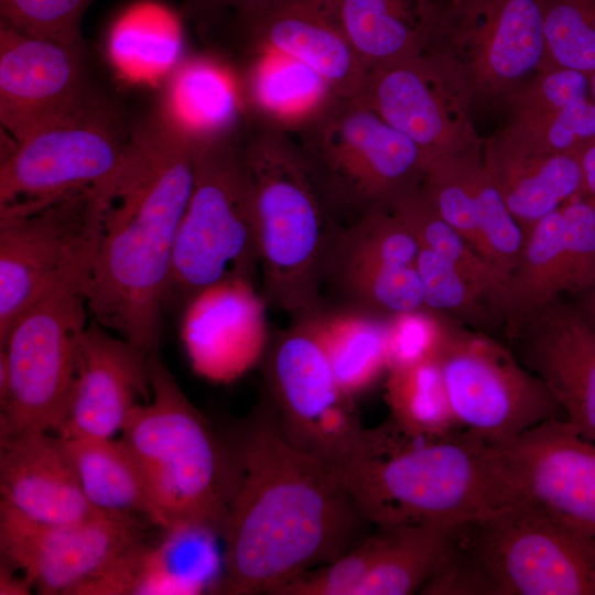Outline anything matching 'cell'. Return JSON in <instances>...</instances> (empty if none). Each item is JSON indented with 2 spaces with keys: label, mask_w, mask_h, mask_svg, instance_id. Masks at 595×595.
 Masks as SVG:
<instances>
[{
  "label": "cell",
  "mask_w": 595,
  "mask_h": 595,
  "mask_svg": "<svg viewBox=\"0 0 595 595\" xmlns=\"http://www.w3.org/2000/svg\"><path fill=\"white\" fill-rule=\"evenodd\" d=\"M230 448L236 477L218 593L271 594L365 536L369 522L340 469L291 443L274 409L258 413Z\"/></svg>",
  "instance_id": "cell-1"
},
{
  "label": "cell",
  "mask_w": 595,
  "mask_h": 595,
  "mask_svg": "<svg viewBox=\"0 0 595 595\" xmlns=\"http://www.w3.org/2000/svg\"><path fill=\"white\" fill-rule=\"evenodd\" d=\"M196 141L161 110L132 130L127 160L104 185L88 313L145 354L158 350Z\"/></svg>",
  "instance_id": "cell-2"
},
{
  "label": "cell",
  "mask_w": 595,
  "mask_h": 595,
  "mask_svg": "<svg viewBox=\"0 0 595 595\" xmlns=\"http://www.w3.org/2000/svg\"><path fill=\"white\" fill-rule=\"evenodd\" d=\"M340 472L376 527L458 526L506 507L491 443L464 429L413 436L390 420L364 432Z\"/></svg>",
  "instance_id": "cell-3"
},
{
  "label": "cell",
  "mask_w": 595,
  "mask_h": 595,
  "mask_svg": "<svg viewBox=\"0 0 595 595\" xmlns=\"http://www.w3.org/2000/svg\"><path fill=\"white\" fill-rule=\"evenodd\" d=\"M241 141L252 182L263 298L292 315L315 313L342 224L292 133L247 113Z\"/></svg>",
  "instance_id": "cell-4"
},
{
  "label": "cell",
  "mask_w": 595,
  "mask_h": 595,
  "mask_svg": "<svg viewBox=\"0 0 595 595\" xmlns=\"http://www.w3.org/2000/svg\"><path fill=\"white\" fill-rule=\"evenodd\" d=\"M148 363L151 399L132 409L121 440L143 473L156 527L198 524L221 537L236 477L231 448L190 402L158 350Z\"/></svg>",
  "instance_id": "cell-5"
},
{
  "label": "cell",
  "mask_w": 595,
  "mask_h": 595,
  "mask_svg": "<svg viewBox=\"0 0 595 595\" xmlns=\"http://www.w3.org/2000/svg\"><path fill=\"white\" fill-rule=\"evenodd\" d=\"M241 127L196 141L193 187L174 242L164 310L183 307L197 292L220 281L253 280L260 268Z\"/></svg>",
  "instance_id": "cell-6"
},
{
  "label": "cell",
  "mask_w": 595,
  "mask_h": 595,
  "mask_svg": "<svg viewBox=\"0 0 595 595\" xmlns=\"http://www.w3.org/2000/svg\"><path fill=\"white\" fill-rule=\"evenodd\" d=\"M292 136L342 225L390 208L426 167L420 148L358 96L337 97Z\"/></svg>",
  "instance_id": "cell-7"
},
{
  "label": "cell",
  "mask_w": 595,
  "mask_h": 595,
  "mask_svg": "<svg viewBox=\"0 0 595 595\" xmlns=\"http://www.w3.org/2000/svg\"><path fill=\"white\" fill-rule=\"evenodd\" d=\"M104 185L0 208V346L17 318L46 292L91 277Z\"/></svg>",
  "instance_id": "cell-8"
},
{
  "label": "cell",
  "mask_w": 595,
  "mask_h": 595,
  "mask_svg": "<svg viewBox=\"0 0 595 595\" xmlns=\"http://www.w3.org/2000/svg\"><path fill=\"white\" fill-rule=\"evenodd\" d=\"M89 283L76 278L55 285L13 323L0 346L9 368L0 435L58 430L88 324Z\"/></svg>",
  "instance_id": "cell-9"
},
{
  "label": "cell",
  "mask_w": 595,
  "mask_h": 595,
  "mask_svg": "<svg viewBox=\"0 0 595 595\" xmlns=\"http://www.w3.org/2000/svg\"><path fill=\"white\" fill-rule=\"evenodd\" d=\"M131 136L119 106L94 90L6 150L0 208L42 204L110 181L127 160Z\"/></svg>",
  "instance_id": "cell-10"
},
{
  "label": "cell",
  "mask_w": 595,
  "mask_h": 595,
  "mask_svg": "<svg viewBox=\"0 0 595 595\" xmlns=\"http://www.w3.org/2000/svg\"><path fill=\"white\" fill-rule=\"evenodd\" d=\"M458 539L494 595H595V540L534 506L463 523Z\"/></svg>",
  "instance_id": "cell-11"
},
{
  "label": "cell",
  "mask_w": 595,
  "mask_h": 595,
  "mask_svg": "<svg viewBox=\"0 0 595 595\" xmlns=\"http://www.w3.org/2000/svg\"><path fill=\"white\" fill-rule=\"evenodd\" d=\"M436 356L459 428L489 443L562 418L561 407L515 351L483 331L445 317Z\"/></svg>",
  "instance_id": "cell-12"
},
{
  "label": "cell",
  "mask_w": 595,
  "mask_h": 595,
  "mask_svg": "<svg viewBox=\"0 0 595 595\" xmlns=\"http://www.w3.org/2000/svg\"><path fill=\"white\" fill-rule=\"evenodd\" d=\"M430 48L459 73L474 105L504 102L545 65L543 0H445Z\"/></svg>",
  "instance_id": "cell-13"
},
{
  "label": "cell",
  "mask_w": 595,
  "mask_h": 595,
  "mask_svg": "<svg viewBox=\"0 0 595 595\" xmlns=\"http://www.w3.org/2000/svg\"><path fill=\"white\" fill-rule=\"evenodd\" d=\"M273 409L288 440L342 469L365 430L339 388L310 315L283 333L266 364Z\"/></svg>",
  "instance_id": "cell-14"
},
{
  "label": "cell",
  "mask_w": 595,
  "mask_h": 595,
  "mask_svg": "<svg viewBox=\"0 0 595 595\" xmlns=\"http://www.w3.org/2000/svg\"><path fill=\"white\" fill-rule=\"evenodd\" d=\"M358 97L410 138L424 154L426 165L484 148L464 79L433 48L369 68Z\"/></svg>",
  "instance_id": "cell-15"
},
{
  "label": "cell",
  "mask_w": 595,
  "mask_h": 595,
  "mask_svg": "<svg viewBox=\"0 0 595 595\" xmlns=\"http://www.w3.org/2000/svg\"><path fill=\"white\" fill-rule=\"evenodd\" d=\"M140 519L99 513L78 522L45 523L0 500L1 559L40 594L80 595L148 539Z\"/></svg>",
  "instance_id": "cell-16"
},
{
  "label": "cell",
  "mask_w": 595,
  "mask_h": 595,
  "mask_svg": "<svg viewBox=\"0 0 595 595\" xmlns=\"http://www.w3.org/2000/svg\"><path fill=\"white\" fill-rule=\"evenodd\" d=\"M506 504L539 508L595 540V442L562 418L491 443Z\"/></svg>",
  "instance_id": "cell-17"
},
{
  "label": "cell",
  "mask_w": 595,
  "mask_h": 595,
  "mask_svg": "<svg viewBox=\"0 0 595 595\" xmlns=\"http://www.w3.org/2000/svg\"><path fill=\"white\" fill-rule=\"evenodd\" d=\"M93 91L85 48L0 23V122L11 145L68 113Z\"/></svg>",
  "instance_id": "cell-18"
},
{
  "label": "cell",
  "mask_w": 595,
  "mask_h": 595,
  "mask_svg": "<svg viewBox=\"0 0 595 595\" xmlns=\"http://www.w3.org/2000/svg\"><path fill=\"white\" fill-rule=\"evenodd\" d=\"M507 331L519 360L548 387L563 416L595 442V331L561 298Z\"/></svg>",
  "instance_id": "cell-19"
},
{
  "label": "cell",
  "mask_w": 595,
  "mask_h": 595,
  "mask_svg": "<svg viewBox=\"0 0 595 595\" xmlns=\"http://www.w3.org/2000/svg\"><path fill=\"white\" fill-rule=\"evenodd\" d=\"M266 300L249 279H228L183 306L181 338L194 371L229 383L261 359L268 343Z\"/></svg>",
  "instance_id": "cell-20"
},
{
  "label": "cell",
  "mask_w": 595,
  "mask_h": 595,
  "mask_svg": "<svg viewBox=\"0 0 595 595\" xmlns=\"http://www.w3.org/2000/svg\"><path fill=\"white\" fill-rule=\"evenodd\" d=\"M148 357L94 318L88 322L66 410L55 433L109 439L121 432L138 399H151Z\"/></svg>",
  "instance_id": "cell-21"
},
{
  "label": "cell",
  "mask_w": 595,
  "mask_h": 595,
  "mask_svg": "<svg viewBox=\"0 0 595 595\" xmlns=\"http://www.w3.org/2000/svg\"><path fill=\"white\" fill-rule=\"evenodd\" d=\"M242 60L266 51L304 63L340 97H356L367 68L338 21L335 0H294L250 22L238 35Z\"/></svg>",
  "instance_id": "cell-22"
},
{
  "label": "cell",
  "mask_w": 595,
  "mask_h": 595,
  "mask_svg": "<svg viewBox=\"0 0 595 595\" xmlns=\"http://www.w3.org/2000/svg\"><path fill=\"white\" fill-rule=\"evenodd\" d=\"M1 501L45 523L78 522L99 513L86 499L57 435H0Z\"/></svg>",
  "instance_id": "cell-23"
},
{
  "label": "cell",
  "mask_w": 595,
  "mask_h": 595,
  "mask_svg": "<svg viewBox=\"0 0 595 595\" xmlns=\"http://www.w3.org/2000/svg\"><path fill=\"white\" fill-rule=\"evenodd\" d=\"M504 105V129L533 147L578 155L595 137V100L586 74L543 66Z\"/></svg>",
  "instance_id": "cell-24"
},
{
  "label": "cell",
  "mask_w": 595,
  "mask_h": 595,
  "mask_svg": "<svg viewBox=\"0 0 595 595\" xmlns=\"http://www.w3.org/2000/svg\"><path fill=\"white\" fill-rule=\"evenodd\" d=\"M483 156L524 235L538 220L583 195L575 154L533 147L502 128L486 142Z\"/></svg>",
  "instance_id": "cell-25"
},
{
  "label": "cell",
  "mask_w": 595,
  "mask_h": 595,
  "mask_svg": "<svg viewBox=\"0 0 595 595\" xmlns=\"http://www.w3.org/2000/svg\"><path fill=\"white\" fill-rule=\"evenodd\" d=\"M445 0H335L338 21L367 71L428 51Z\"/></svg>",
  "instance_id": "cell-26"
},
{
  "label": "cell",
  "mask_w": 595,
  "mask_h": 595,
  "mask_svg": "<svg viewBox=\"0 0 595 595\" xmlns=\"http://www.w3.org/2000/svg\"><path fill=\"white\" fill-rule=\"evenodd\" d=\"M244 62L240 89L246 112L290 133L340 97L315 71L292 57L261 51Z\"/></svg>",
  "instance_id": "cell-27"
},
{
  "label": "cell",
  "mask_w": 595,
  "mask_h": 595,
  "mask_svg": "<svg viewBox=\"0 0 595 595\" xmlns=\"http://www.w3.org/2000/svg\"><path fill=\"white\" fill-rule=\"evenodd\" d=\"M161 530L160 538L145 540L137 552L131 594H201L204 591H218L223 558L219 559L216 544L220 533L198 524Z\"/></svg>",
  "instance_id": "cell-28"
},
{
  "label": "cell",
  "mask_w": 595,
  "mask_h": 595,
  "mask_svg": "<svg viewBox=\"0 0 595 595\" xmlns=\"http://www.w3.org/2000/svg\"><path fill=\"white\" fill-rule=\"evenodd\" d=\"M162 112L195 141L237 131L246 108L240 85L229 69L209 57L181 62L172 72Z\"/></svg>",
  "instance_id": "cell-29"
},
{
  "label": "cell",
  "mask_w": 595,
  "mask_h": 595,
  "mask_svg": "<svg viewBox=\"0 0 595 595\" xmlns=\"http://www.w3.org/2000/svg\"><path fill=\"white\" fill-rule=\"evenodd\" d=\"M57 436L86 499L97 511L143 518L156 526L143 473L121 439Z\"/></svg>",
  "instance_id": "cell-30"
},
{
  "label": "cell",
  "mask_w": 595,
  "mask_h": 595,
  "mask_svg": "<svg viewBox=\"0 0 595 595\" xmlns=\"http://www.w3.org/2000/svg\"><path fill=\"white\" fill-rule=\"evenodd\" d=\"M310 317L344 393L354 398L388 371L387 320L351 309Z\"/></svg>",
  "instance_id": "cell-31"
},
{
  "label": "cell",
  "mask_w": 595,
  "mask_h": 595,
  "mask_svg": "<svg viewBox=\"0 0 595 595\" xmlns=\"http://www.w3.org/2000/svg\"><path fill=\"white\" fill-rule=\"evenodd\" d=\"M459 526L386 528L383 549L353 595H409L421 591L447 556Z\"/></svg>",
  "instance_id": "cell-32"
},
{
  "label": "cell",
  "mask_w": 595,
  "mask_h": 595,
  "mask_svg": "<svg viewBox=\"0 0 595 595\" xmlns=\"http://www.w3.org/2000/svg\"><path fill=\"white\" fill-rule=\"evenodd\" d=\"M566 293L561 207L527 232L519 260L508 277L504 318L506 329Z\"/></svg>",
  "instance_id": "cell-33"
},
{
  "label": "cell",
  "mask_w": 595,
  "mask_h": 595,
  "mask_svg": "<svg viewBox=\"0 0 595 595\" xmlns=\"http://www.w3.org/2000/svg\"><path fill=\"white\" fill-rule=\"evenodd\" d=\"M391 209L407 224L420 247L430 249L461 271L500 314L508 277L478 253L433 209L419 186L401 196Z\"/></svg>",
  "instance_id": "cell-34"
},
{
  "label": "cell",
  "mask_w": 595,
  "mask_h": 595,
  "mask_svg": "<svg viewBox=\"0 0 595 595\" xmlns=\"http://www.w3.org/2000/svg\"><path fill=\"white\" fill-rule=\"evenodd\" d=\"M385 387L390 420L403 432L441 437L462 429L436 358L388 369Z\"/></svg>",
  "instance_id": "cell-35"
},
{
  "label": "cell",
  "mask_w": 595,
  "mask_h": 595,
  "mask_svg": "<svg viewBox=\"0 0 595 595\" xmlns=\"http://www.w3.org/2000/svg\"><path fill=\"white\" fill-rule=\"evenodd\" d=\"M419 250L413 232L391 208L375 210L340 226L326 274L346 267L415 264Z\"/></svg>",
  "instance_id": "cell-36"
},
{
  "label": "cell",
  "mask_w": 595,
  "mask_h": 595,
  "mask_svg": "<svg viewBox=\"0 0 595 595\" xmlns=\"http://www.w3.org/2000/svg\"><path fill=\"white\" fill-rule=\"evenodd\" d=\"M326 280H333L349 302V309L383 320L424 309L415 264L337 268L327 272Z\"/></svg>",
  "instance_id": "cell-37"
},
{
  "label": "cell",
  "mask_w": 595,
  "mask_h": 595,
  "mask_svg": "<svg viewBox=\"0 0 595 595\" xmlns=\"http://www.w3.org/2000/svg\"><path fill=\"white\" fill-rule=\"evenodd\" d=\"M415 266L425 310L483 332L497 323L504 324L490 301L439 253L420 247Z\"/></svg>",
  "instance_id": "cell-38"
},
{
  "label": "cell",
  "mask_w": 595,
  "mask_h": 595,
  "mask_svg": "<svg viewBox=\"0 0 595 595\" xmlns=\"http://www.w3.org/2000/svg\"><path fill=\"white\" fill-rule=\"evenodd\" d=\"M545 65L595 72V0H543Z\"/></svg>",
  "instance_id": "cell-39"
},
{
  "label": "cell",
  "mask_w": 595,
  "mask_h": 595,
  "mask_svg": "<svg viewBox=\"0 0 595 595\" xmlns=\"http://www.w3.org/2000/svg\"><path fill=\"white\" fill-rule=\"evenodd\" d=\"M483 151L472 163L480 255L509 277L519 260L526 235L487 169Z\"/></svg>",
  "instance_id": "cell-40"
},
{
  "label": "cell",
  "mask_w": 595,
  "mask_h": 595,
  "mask_svg": "<svg viewBox=\"0 0 595 595\" xmlns=\"http://www.w3.org/2000/svg\"><path fill=\"white\" fill-rule=\"evenodd\" d=\"M108 48L121 71L148 76L172 72L181 63L183 45L178 31L171 25L127 17L110 32Z\"/></svg>",
  "instance_id": "cell-41"
},
{
  "label": "cell",
  "mask_w": 595,
  "mask_h": 595,
  "mask_svg": "<svg viewBox=\"0 0 595 595\" xmlns=\"http://www.w3.org/2000/svg\"><path fill=\"white\" fill-rule=\"evenodd\" d=\"M364 536L336 560L304 572L277 587L271 595H353L378 560L387 530Z\"/></svg>",
  "instance_id": "cell-42"
},
{
  "label": "cell",
  "mask_w": 595,
  "mask_h": 595,
  "mask_svg": "<svg viewBox=\"0 0 595 595\" xmlns=\"http://www.w3.org/2000/svg\"><path fill=\"white\" fill-rule=\"evenodd\" d=\"M93 0H0V23L85 48L80 24Z\"/></svg>",
  "instance_id": "cell-43"
},
{
  "label": "cell",
  "mask_w": 595,
  "mask_h": 595,
  "mask_svg": "<svg viewBox=\"0 0 595 595\" xmlns=\"http://www.w3.org/2000/svg\"><path fill=\"white\" fill-rule=\"evenodd\" d=\"M561 214L566 293L581 294L595 282V198L575 196Z\"/></svg>",
  "instance_id": "cell-44"
},
{
  "label": "cell",
  "mask_w": 595,
  "mask_h": 595,
  "mask_svg": "<svg viewBox=\"0 0 595 595\" xmlns=\"http://www.w3.org/2000/svg\"><path fill=\"white\" fill-rule=\"evenodd\" d=\"M292 1L182 0V13L206 42L230 47L250 22Z\"/></svg>",
  "instance_id": "cell-45"
},
{
  "label": "cell",
  "mask_w": 595,
  "mask_h": 595,
  "mask_svg": "<svg viewBox=\"0 0 595 595\" xmlns=\"http://www.w3.org/2000/svg\"><path fill=\"white\" fill-rule=\"evenodd\" d=\"M387 331L390 369L436 358L443 322L441 316L421 309L388 318Z\"/></svg>",
  "instance_id": "cell-46"
},
{
  "label": "cell",
  "mask_w": 595,
  "mask_h": 595,
  "mask_svg": "<svg viewBox=\"0 0 595 595\" xmlns=\"http://www.w3.org/2000/svg\"><path fill=\"white\" fill-rule=\"evenodd\" d=\"M15 567L1 559L0 564V594L1 595H26L33 588L24 575H17Z\"/></svg>",
  "instance_id": "cell-47"
},
{
  "label": "cell",
  "mask_w": 595,
  "mask_h": 595,
  "mask_svg": "<svg viewBox=\"0 0 595 595\" xmlns=\"http://www.w3.org/2000/svg\"><path fill=\"white\" fill-rule=\"evenodd\" d=\"M577 156L583 175V195L595 198V137Z\"/></svg>",
  "instance_id": "cell-48"
},
{
  "label": "cell",
  "mask_w": 595,
  "mask_h": 595,
  "mask_svg": "<svg viewBox=\"0 0 595 595\" xmlns=\"http://www.w3.org/2000/svg\"><path fill=\"white\" fill-rule=\"evenodd\" d=\"M581 294L582 301L577 307L595 331V282Z\"/></svg>",
  "instance_id": "cell-49"
},
{
  "label": "cell",
  "mask_w": 595,
  "mask_h": 595,
  "mask_svg": "<svg viewBox=\"0 0 595 595\" xmlns=\"http://www.w3.org/2000/svg\"><path fill=\"white\" fill-rule=\"evenodd\" d=\"M589 86H591L592 96L595 100V72L589 75Z\"/></svg>",
  "instance_id": "cell-50"
}]
</instances>
